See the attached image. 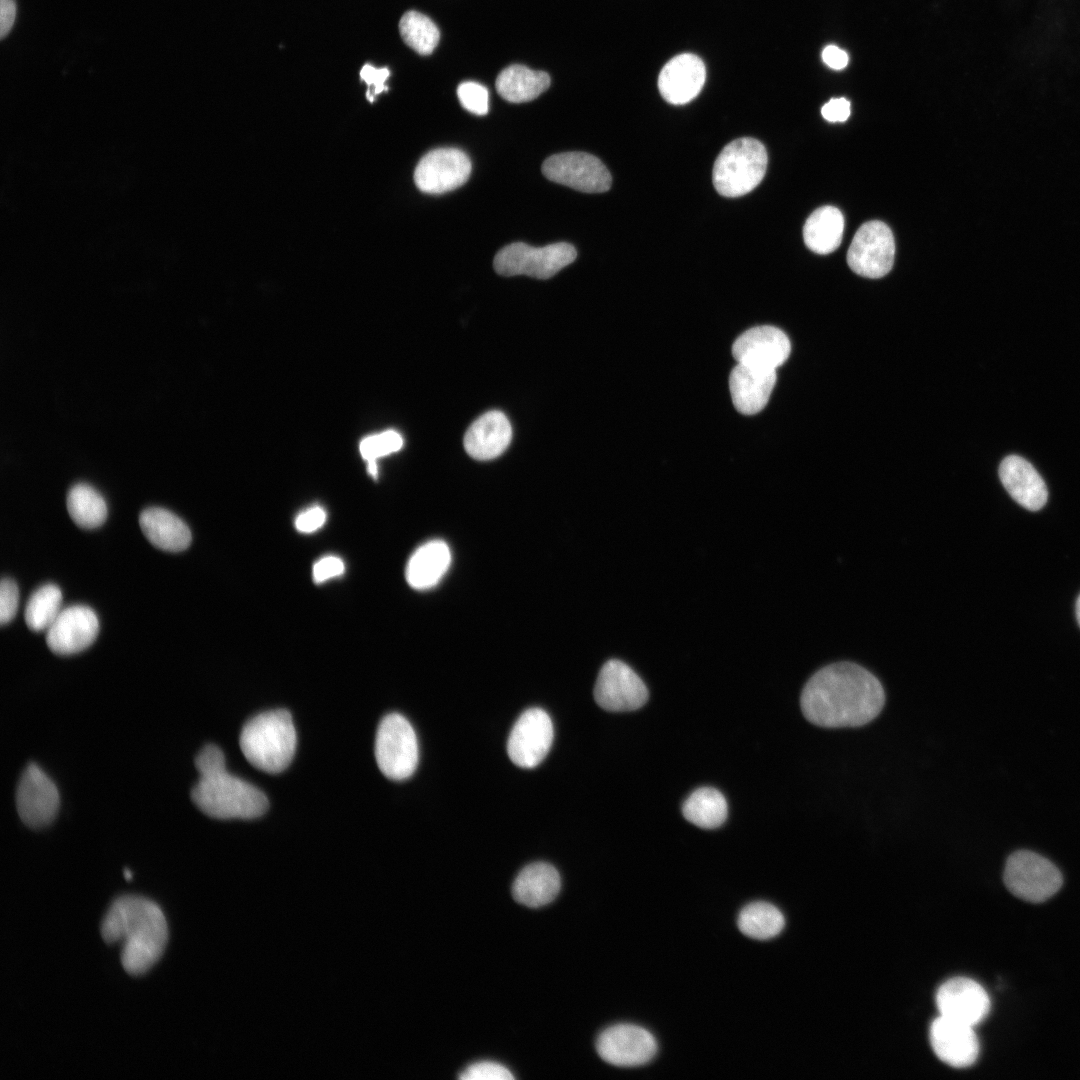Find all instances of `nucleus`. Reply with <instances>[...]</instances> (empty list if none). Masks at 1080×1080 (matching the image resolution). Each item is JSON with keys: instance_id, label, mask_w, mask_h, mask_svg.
I'll list each match as a JSON object with an SVG mask.
<instances>
[{"instance_id": "29", "label": "nucleus", "mask_w": 1080, "mask_h": 1080, "mask_svg": "<svg viewBox=\"0 0 1080 1080\" xmlns=\"http://www.w3.org/2000/svg\"><path fill=\"white\" fill-rule=\"evenodd\" d=\"M682 813L690 823L703 829H714L726 820L728 805L720 791L712 787H701L684 801Z\"/></svg>"}, {"instance_id": "33", "label": "nucleus", "mask_w": 1080, "mask_h": 1080, "mask_svg": "<svg viewBox=\"0 0 1080 1080\" xmlns=\"http://www.w3.org/2000/svg\"><path fill=\"white\" fill-rule=\"evenodd\" d=\"M399 31L403 41L420 55L431 54L440 39L435 23L417 11H408L401 17Z\"/></svg>"}, {"instance_id": "22", "label": "nucleus", "mask_w": 1080, "mask_h": 1080, "mask_svg": "<svg viewBox=\"0 0 1080 1080\" xmlns=\"http://www.w3.org/2000/svg\"><path fill=\"white\" fill-rule=\"evenodd\" d=\"M999 477L1009 495L1027 510L1038 511L1046 504V484L1026 459L1018 455L1005 457L999 466Z\"/></svg>"}, {"instance_id": "15", "label": "nucleus", "mask_w": 1080, "mask_h": 1080, "mask_svg": "<svg viewBox=\"0 0 1080 1080\" xmlns=\"http://www.w3.org/2000/svg\"><path fill=\"white\" fill-rule=\"evenodd\" d=\"M471 161L457 148H439L428 152L417 164L414 181L418 189L428 194L455 190L468 180Z\"/></svg>"}, {"instance_id": "5", "label": "nucleus", "mask_w": 1080, "mask_h": 1080, "mask_svg": "<svg viewBox=\"0 0 1080 1080\" xmlns=\"http://www.w3.org/2000/svg\"><path fill=\"white\" fill-rule=\"evenodd\" d=\"M767 152L757 139L743 137L728 143L713 167V184L725 197H740L751 192L763 179Z\"/></svg>"}, {"instance_id": "44", "label": "nucleus", "mask_w": 1080, "mask_h": 1080, "mask_svg": "<svg viewBox=\"0 0 1080 1080\" xmlns=\"http://www.w3.org/2000/svg\"><path fill=\"white\" fill-rule=\"evenodd\" d=\"M1076 617H1077L1078 624L1080 626V596L1078 597L1077 602H1076Z\"/></svg>"}, {"instance_id": "11", "label": "nucleus", "mask_w": 1080, "mask_h": 1080, "mask_svg": "<svg viewBox=\"0 0 1080 1080\" xmlns=\"http://www.w3.org/2000/svg\"><path fill=\"white\" fill-rule=\"evenodd\" d=\"M543 175L558 184L585 193L610 189L611 174L600 159L585 152H565L548 157L542 164Z\"/></svg>"}, {"instance_id": "41", "label": "nucleus", "mask_w": 1080, "mask_h": 1080, "mask_svg": "<svg viewBox=\"0 0 1080 1080\" xmlns=\"http://www.w3.org/2000/svg\"><path fill=\"white\" fill-rule=\"evenodd\" d=\"M822 116L830 122H844L850 115V103L845 98H835L821 109Z\"/></svg>"}, {"instance_id": "8", "label": "nucleus", "mask_w": 1080, "mask_h": 1080, "mask_svg": "<svg viewBox=\"0 0 1080 1080\" xmlns=\"http://www.w3.org/2000/svg\"><path fill=\"white\" fill-rule=\"evenodd\" d=\"M1003 879L1014 896L1033 903L1044 902L1052 897L1063 882L1059 869L1052 862L1027 850H1020L1009 856Z\"/></svg>"}, {"instance_id": "13", "label": "nucleus", "mask_w": 1080, "mask_h": 1080, "mask_svg": "<svg viewBox=\"0 0 1080 1080\" xmlns=\"http://www.w3.org/2000/svg\"><path fill=\"white\" fill-rule=\"evenodd\" d=\"M596 1050L605 1062L617 1067H637L651 1061L657 1053L655 1037L634 1024H617L597 1038Z\"/></svg>"}, {"instance_id": "16", "label": "nucleus", "mask_w": 1080, "mask_h": 1080, "mask_svg": "<svg viewBox=\"0 0 1080 1080\" xmlns=\"http://www.w3.org/2000/svg\"><path fill=\"white\" fill-rule=\"evenodd\" d=\"M936 1005L940 1016L975 1027L988 1015L990 998L975 980L955 977L937 990Z\"/></svg>"}, {"instance_id": "37", "label": "nucleus", "mask_w": 1080, "mask_h": 1080, "mask_svg": "<svg viewBox=\"0 0 1080 1080\" xmlns=\"http://www.w3.org/2000/svg\"><path fill=\"white\" fill-rule=\"evenodd\" d=\"M19 602V590L15 581L3 578L0 584V623L5 625L15 616Z\"/></svg>"}, {"instance_id": "40", "label": "nucleus", "mask_w": 1080, "mask_h": 1080, "mask_svg": "<svg viewBox=\"0 0 1080 1080\" xmlns=\"http://www.w3.org/2000/svg\"><path fill=\"white\" fill-rule=\"evenodd\" d=\"M326 511L319 505L311 506L295 518V528L305 534L313 533L320 529L326 522Z\"/></svg>"}, {"instance_id": "4", "label": "nucleus", "mask_w": 1080, "mask_h": 1080, "mask_svg": "<svg viewBox=\"0 0 1080 1080\" xmlns=\"http://www.w3.org/2000/svg\"><path fill=\"white\" fill-rule=\"evenodd\" d=\"M296 730L289 711L270 710L260 713L243 726L239 744L247 761L255 768L270 774L285 770L296 749Z\"/></svg>"}, {"instance_id": "12", "label": "nucleus", "mask_w": 1080, "mask_h": 1080, "mask_svg": "<svg viewBox=\"0 0 1080 1080\" xmlns=\"http://www.w3.org/2000/svg\"><path fill=\"white\" fill-rule=\"evenodd\" d=\"M554 737L550 716L541 708L524 711L515 722L507 742L510 760L521 768H534L548 754Z\"/></svg>"}, {"instance_id": "25", "label": "nucleus", "mask_w": 1080, "mask_h": 1080, "mask_svg": "<svg viewBox=\"0 0 1080 1080\" xmlns=\"http://www.w3.org/2000/svg\"><path fill=\"white\" fill-rule=\"evenodd\" d=\"M139 525L148 541L155 547L168 551L180 552L191 543V532L187 524L160 507H150L139 515Z\"/></svg>"}, {"instance_id": "21", "label": "nucleus", "mask_w": 1080, "mask_h": 1080, "mask_svg": "<svg viewBox=\"0 0 1080 1080\" xmlns=\"http://www.w3.org/2000/svg\"><path fill=\"white\" fill-rule=\"evenodd\" d=\"M776 380V370L737 363L729 376L730 393L736 410L745 415L760 412L768 403Z\"/></svg>"}, {"instance_id": "45", "label": "nucleus", "mask_w": 1080, "mask_h": 1080, "mask_svg": "<svg viewBox=\"0 0 1080 1080\" xmlns=\"http://www.w3.org/2000/svg\"><path fill=\"white\" fill-rule=\"evenodd\" d=\"M124 875H125V878H126L127 880H130V879H131V877H132L131 871H130V870H128V869H125V871H124Z\"/></svg>"}, {"instance_id": "24", "label": "nucleus", "mask_w": 1080, "mask_h": 1080, "mask_svg": "<svg viewBox=\"0 0 1080 1080\" xmlns=\"http://www.w3.org/2000/svg\"><path fill=\"white\" fill-rule=\"evenodd\" d=\"M561 887L557 869L546 862L525 866L512 885L513 898L520 904L536 908L555 899Z\"/></svg>"}, {"instance_id": "39", "label": "nucleus", "mask_w": 1080, "mask_h": 1080, "mask_svg": "<svg viewBox=\"0 0 1080 1080\" xmlns=\"http://www.w3.org/2000/svg\"><path fill=\"white\" fill-rule=\"evenodd\" d=\"M345 571L343 560L334 555L320 558L313 565L312 576L316 583H323L342 575Z\"/></svg>"}, {"instance_id": "1", "label": "nucleus", "mask_w": 1080, "mask_h": 1080, "mask_svg": "<svg viewBox=\"0 0 1080 1080\" xmlns=\"http://www.w3.org/2000/svg\"><path fill=\"white\" fill-rule=\"evenodd\" d=\"M885 704L879 679L852 662L829 664L815 672L803 687L804 717L824 728L860 727L874 720Z\"/></svg>"}, {"instance_id": "3", "label": "nucleus", "mask_w": 1080, "mask_h": 1080, "mask_svg": "<svg viewBox=\"0 0 1080 1080\" xmlns=\"http://www.w3.org/2000/svg\"><path fill=\"white\" fill-rule=\"evenodd\" d=\"M199 779L191 790L194 804L216 819H253L268 807L266 795L254 785L230 774L222 750L205 745L195 758Z\"/></svg>"}, {"instance_id": "6", "label": "nucleus", "mask_w": 1080, "mask_h": 1080, "mask_svg": "<svg viewBox=\"0 0 1080 1080\" xmlns=\"http://www.w3.org/2000/svg\"><path fill=\"white\" fill-rule=\"evenodd\" d=\"M375 759L384 776L401 781L409 778L418 764V742L410 722L401 714H387L379 723L375 738Z\"/></svg>"}, {"instance_id": "28", "label": "nucleus", "mask_w": 1080, "mask_h": 1080, "mask_svg": "<svg viewBox=\"0 0 1080 1080\" xmlns=\"http://www.w3.org/2000/svg\"><path fill=\"white\" fill-rule=\"evenodd\" d=\"M844 218L839 209L823 206L816 209L806 220L803 238L806 246L817 254H829L841 243Z\"/></svg>"}, {"instance_id": "31", "label": "nucleus", "mask_w": 1080, "mask_h": 1080, "mask_svg": "<svg viewBox=\"0 0 1080 1080\" xmlns=\"http://www.w3.org/2000/svg\"><path fill=\"white\" fill-rule=\"evenodd\" d=\"M66 506L71 519L84 529L98 528L107 518L104 498L88 484L72 486L67 494Z\"/></svg>"}, {"instance_id": "18", "label": "nucleus", "mask_w": 1080, "mask_h": 1080, "mask_svg": "<svg viewBox=\"0 0 1080 1080\" xmlns=\"http://www.w3.org/2000/svg\"><path fill=\"white\" fill-rule=\"evenodd\" d=\"M791 352L787 335L777 327L763 325L741 334L732 346L737 363L776 370Z\"/></svg>"}, {"instance_id": "14", "label": "nucleus", "mask_w": 1080, "mask_h": 1080, "mask_svg": "<svg viewBox=\"0 0 1080 1080\" xmlns=\"http://www.w3.org/2000/svg\"><path fill=\"white\" fill-rule=\"evenodd\" d=\"M59 792L54 782L35 763L21 775L16 791V806L21 820L31 828L50 824L57 815Z\"/></svg>"}, {"instance_id": "2", "label": "nucleus", "mask_w": 1080, "mask_h": 1080, "mask_svg": "<svg viewBox=\"0 0 1080 1080\" xmlns=\"http://www.w3.org/2000/svg\"><path fill=\"white\" fill-rule=\"evenodd\" d=\"M101 935L109 944L122 942V966L128 974L138 976L162 956L168 941V926L155 902L125 895L111 904L102 921Z\"/></svg>"}, {"instance_id": "20", "label": "nucleus", "mask_w": 1080, "mask_h": 1080, "mask_svg": "<svg viewBox=\"0 0 1080 1080\" xmlns=\"http://www.w3.org/2000/svg\"><path fill=\"white\" fill-rule=\"evenodd\" d=\"M705 78V66L698 56L680 54L662 68L658 77L659 92L668 103L686 104L699 94Z\"/></svg>"}, {"instance_id": "17", "label": "nucleus", "mask_w": 1080, "mask_h": 1080, "mask_svg": "<svg viewBox=\"0 0 1080 1080\" xmlns=\"http://www.w3.org/2000/svg\"><path fill=\"white\" fill-rule=\"evenodd\" d=\"M98 631L95 612L87 606L73 605L62 609L46 630V644L55 654L71 655L88 648Z\"/></svg>"}, {"instance_id": "23", "label": "nucleus", "mask_w": 1080, "mask_h": 1080, "mask_svg": "<svg viewBox=\"0 0 1080 1080\" xmlns=\"http://www.w3.org/2000/svg\"><path fill=\"white\" fill-rule=\"evenodd\" d=\"M512 428L500 411H489L474 421L464 436L463 444L470 457L480 461L501 455L509 446Z\"/></svg>"}, {"instance_id": "19", "label": "nucleus", "mask_w": 1080, "mask_h": 1080, "mask_svg": "<svg viewBox=\"0 0 1080 1080\" xmlns=\"http://www.w3.org/2000/svg\"><path fill=\"white\" fill-rule=\"evenodd\" d=\"M929 1038L936 1056L954 1068H966L979 1055V1042L974 1027L940 1016L930 1026Z\"/></svg>"}, {"instance_id": "7", "label": "nucleus", "mask_w": 1080, "mask_h": 1080, "mask_svg": "<svg viewBox=\"0 0 1080 1080\" xmlns=\"http://www.w3.org/2000/svg\"><path fill=\"white\" fill-rule=\"evenodd\" d=\"M576 256L574 246L565 242L544 247L516 242L505 246L495 255L493 266L502 276L526 275L548 279L572 263Z\"/></svg>"}, {"instance_id": "34", "label": "nucleus", "mask_w": 1080, "mask_h": 1080, "mask_svg": "<svg viewBox=\"0 0 1080 1080\" xmlns=\"http://www.w3.org/2000/svg\"><path fill=\"white\" fill-rule=\"evenodd\" d=\"M402 446L403 438L394 430H387L364 438L360 442L359 450L362 457L367 461L369 474L377 478V458L397 452Z\"/></svg>"}, {"instance_id": "30", "label": "nucleus", "mask_w": 1080, "mask_h": 1080, "mask_svg": "<svg viewBox=\"0 0 1080 1080\" xmlns=\"http://www.w3.org/2000/svg\"><path fill=\"white\" fill-rule=\"evenodd\" d=\"M739 930L752 939L768 940L781 933L785 926L782 912L773 904L752 902L740 911L737 918Z\"/></svg>"}, {"instance_id": "32", "label": "nucleus", "mask_w": 1080, "mask_h": 1080, "mask_svg": "<svg viewBox=\"0 0 1080 1080\" xmlns=\"http://www.w3.org/2000/svg\"><path fill=\"white\" fill-rule=\"evenodd\" d=\"M62 592L54 584L39 587L30 596L25 608V622L34 632L47 630L61 612Z\"/></svg>"}, {"instance_id": "9", "label": "nucleus", "mask_w": 1080, "mask_h": 1080, "mask_svg": "<svg viewBox=\"0 0 1080 1080\" xmlns=\"http://www.w3.org/2000/svg\"><path fill=\"white\" fill-rule=\"evenodd\" d=\"M894 255L891 229L885 223L874 220L864 223L857 230L847 253V263L856 274L876 279L891 270Z\"/></svg>"}, {"instance_id": "27", "label": "nucleus", "mask_w": 1080, "mask_h": 1080, "mask_svg": "<svg viewBox=\"0 0 1080 1080\" xmlns=\"http://www.w3.org/2000/svg\"><path fill=\"white\" fill-rule=\"evenodd\" d=\"M495 86L504 100L523 103L534 100L546 91L550 86V77L546 72L515 64L499 73Z\"/></svg>"}, {"instance_id": "36", "label": "nucleus", "mask_w": 1080, "mask_h": 1080, "mask_svg": "<svg viewBox=\"0 0 1080 1080\" xmlns=\"http://www.w3.org/2000/svg\"><path fill=\"white\" fill-rule=\"evenodd\" d=\"M459 1078L462 1080H511L514 1076L505 1066L492 1062L481 1061L469 1065Z\"/></svg>"}, {"instance_id": "38", "label": "nucleus", "mask_w": 1080, "mask_h": 1080, "mask_svg": "<svg viewBox=\"0 0 1080 1080\" xmlns=\"http://www.w3.org/2000/svg\"><path fill=\"white\" fill-rule=\"evenodd\" d=\"M389 75L390 71L387 68H376L370 64H365L362 67L360 77L367 84L366 97L370 102L374 101L376 95L387 91L385 82Z\"/></svg>"}, {"instance_id": "10", "label": "nucleus", "mask_w": 1080, "mask_h": 1080, "mask_svg": "<svg viewBox=\"0 0 1080 1080\" xmlns=\"http://www.w3.org/2000/svg\"><path fill=\"white\" fill-rule=\"evenodd\" d=\"M594 699L602 709L612 712L633 711L648 700L643 680L626 663L611 659L599 671Z\"/></svg>"}, {"instance_id": "26", "label": "nucleus", "mask_w": 1080, "mask_h": 1080, "mask_svg": "<svg viewBox=\"0 0 1080 1080\" xmlns=\"http://www.w3.org/2000/svg\"><path fill=\"white\" fill-rule=\"evenodd\" d=\"M451 552L442 540H432L417 548L406 566V580L417 590L434 587L447 572Z\"/></svg>"}, {"instance_id": "35", "label": "nucleus", "mask_w": 1080, "mask_h": 1080, "mask_svg": "<svg viewBox=\"0 0 1080 1080\" xmlns=\"http://www.w3.org/2000/svg\"><path fill=\"white\" fill-rule=\"evenodd\" d=\"M461 105L471 113L485 115L489 109V93L481 84L473 81L461 83L457 88Z\"/></svg>"}, {"instance_id": "42", "label": "nucleus", "mask_w": 1080, "mask_h": 1080, "mask_svg": "<svg viewBox=\"0 0 1080 1080\" xmlns=\"http://www.w3.org/2000/svg\"><path fill=\"white\" fill-rule=\"evenodd\" d=\"M15 0H0V35L4 38L9 34L16 18Z\"/></svg>"}, {"instance_id": "43", "label": "nucleus", "mask_w": 1080, "mask_h": 1080, "mask_svg": "<svg viewBox=\"0 0 1080 1080\" xmlns=\"http://www.w3.org/2000/svg\"><path fill=\"white\" fill-rule=\"evenodd\" d=\"M822 58L828 66L834 69H842L848 63V55L836 46L826 47L822 53Z\"/></svg>"}]
</instances>
